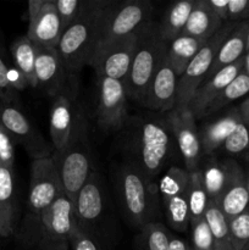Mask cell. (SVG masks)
I'll list each match as a JSON object with an SVG mask.
<instances>
[{"label": "cell", "instance_id": "ee69618b", "mask_svg": "<svg viewBox=\"0 0 249 250\" xmlns=\"http://www.w3.org/2000/svg\"><path fill=\"white\" fill-rule=\"evenodd\" d=\"M239 115H241V119L247 126L249 127V98H247L238 107Z\"/></svg>", "mask_w": 249, "mask_h": 250}, {"label": "cell", "instance_id": "ffe728a7", "mask_svg": "<svg viewBox=\"0 0 249 250\" xmlns=\"http://www.w3.org/2000/svg\"><path fill=\"white\" fill-rule=\"evenodd\" d=\"M77 112L73 109L72 102L67 94L54 98L50 110V139L54 151L65 148L73 132Z\"/></svg>", "mask_w": 249, "mask_h": 250}, {"label": "cell", "instance_id": "44dd1931", "mask_svg": "<svg viewBox=\"0 0 249 250\" xmlns=\"http://www.w3.org/2000/svg\"><path fill=\"white\" fill-rule=\"evenodd\" d=\"M227 221L234 219L249 209V192L247 176L237 164L222 194L216 200Z\"/></svg>", "mask_w": 249, "mask_h": 250}, {"label": "cell", "instance_id": "8992f818", "mask_svg": "<svg viewBox=\"0 0 249 250\" xmlns=\"http://www.w3.org/2000/svg\"><path fill=\"white\" fill-rule=\"evenodd\" d=\"M77 226L75 207L70 198L61 193L53 204L42 212L38 222L28 237L39 249L70 244L71 234Z\"/></svg>", "mask_w": 249, "mask_h": 250}, {"label": "cell", "instance_id": "5bb4252c", "mask_svg": "<svg viewBox=\"0 0 249 250\" xmlns=\"http://www.w3.org/2000/svg\"><path fill=\"white\" fill-rule=\"evenodd\" d=\"M99 99H98L97 119L103 131H122L128 121L127 114V93L124 82L112 78L100 77Z\"/></svg>", "mask_w": 249, "mask_h": 250}, {"label": "cell", "instance_id": "484cf974", "mask_svg": "<svg viewBox=\"0 0 249 250\" xmlns=\"http://www.w3.org/2000/svg\"><path fill=\"white\" fill-rule=\"evenodd\" d=\"M207 42L205 39L181 34L168 43L166 60L178 77L185 72L190 61L199 53Z\"/></svg>", "mask_w": 249, "mask_h": 250}, {"label": "cell", "instance_id": "30bf717a", "mask_svg": "<svg viewBox=\"0 0 249 250\" xmlns=\"http://www.w3.org/2000/svg\"><path fill=\"white\" fill-rule=\"evenodd\" d=\"M0 121L14 139L15 144L23 146L33 160L50 158L53 155V146L32 125L17 105L0 102Z\"/></svg>", "mask_w": 249, "mask_h": 250}, {"label": "cell", "instance_id": "52a82bcc", "mask_svg": "<svg viewBox=\"0 0 249 250\" xmlns=\"http://www.w3.org/2000/svg\"><path fill=\"white\" fill-rule=\"evenodd\" d=\"M62 192L60 177L53 158L50 156V158L32 161L28 202H27L28 220L31 224L27 226L28 233H31L32 229H34L42 212L50 207L54 200Z\"/></svg>", "mask_w": 249, "mask_h": 250}, {"label": "cell", "instance_id": "f546056e", "mask_svg": "<svg viewBox=\"0 0 249 250\" xmlns=\"http://www.w3.org/2000/svg\"><path fill=\"white\" fill-rule=\"evenodd\" d=\"M204 219L212 234L215 250H234L229 234L228 221L219 205L212 200H209Z\"/></svg>", "mask_w": 249, "mask_h": 250}, {"label": "cell", "instance_id": "d590c367", "mask_svg": "<svg viewBox=\"0 0 249 250\" xmlns=\"http://www.w3.org/2000/svg\"><path fill=\"white\" fill-rule=\"evenodd\" d=\"M55 5L59 17H60L62 31H66L76 20L80 19L81 15L85 11V9L89 5V1H82V0H55Z\"/></svg>", "mask_w": 249, "mask_h": 250}, {"label": "cell", "instance_id": "f6af8a7d", "mask_svg": "<svg viewBox=\"0 0 249 250\" xmlns=\"http://www.w3.org/2000/svg\"><path fill=\"white\" fill-rule=\"evenodd\" d=\"M70 244H62V246H56V247H50V248H45L42 250H68Z\"/></svg>", "mask_w": 249, "mask_h": 250}, {"label": "cell", "instance_id": "603a6c76", "mask_svg": "<svg viewBox=\"0 0 249 250\" xmlns=\"http://www.w3.org/2000/svg\"><path fill=\"white\" fill-rule=\"evenodd\" d=\"M242 121L238 109L231 110L224 116L203 125L199 129L200 142H202L203 154L211 155L217 149L222 148V144L231 134L234 127Z\"/></svg>", "mask_w": 249, "mask_h": 250}, {"label": "cell", "instance_id": "d6a6232c", "mask_svg": "<svg viewBox=\"0 0 249 250\" xmlns=\"http://www.w3.org/2000/svg\"><path fill=\"white\" fill-rule=\"evenodd\" d=\"M12 68H14V65L11 66L7 61L6 51H5L2 37L0 33V102L17 105L19 92L10 82V73Z\"/></svg>", "mask_w": 249, "mask_h": 250}, {"label": "cell", "instance_id": "7dc6e473", "mask_svg": "<svg viewBox=\"0 0 249 250\" xmlns=\"http://www.w3.org/2000/svg\"><path fill=\"white\" fill-rule=\"evenodd\" d=\"M0 241H1V237H0Z\"/></svg>", "mask_w": 249, "mask_h": 250}, {"label": "cell", "instance_id": "7a4b0ae2", "mask_svg": "<svg viewBox=\"0 0 249 250\" xmlns=\"http://www.w3.org/2000/svg\"><path fill=\"white\" fill-rule=\"evenodd\" d=\"M111 6L107 1H89L80 19L63 31L56 50L70 76L90 66Z\"/></svg>", "mask_w": 249, "mask_h": 250}, {"label": "cell", "instance_id": "ac0fdd59", "mask_svg": "<svg viewBox=\"0 0 249 250\" xmlns=\"http://www.w3.org/2000/svg\"><path fill=\"white\" fill-rule=\"evenodd\" d=\"M178 76L167 62L166 58L154 75L143 104L158 112H170L177 105Z\"/></svg>", "mask_w": 249, "mask_h": 250}, {"label": "cell", "instance_id": "ba28073f", "mask_svg": "<svg viewBox=\"0 0 249 250\" xmlns=\"http://www.w3.org/2000/svg\"><path fill=\"white\" fill-rule=\"evenodd\" d=\"M236 23L232 22H225L224 26L220 28L219 32L214 34L207 43L204 44L199 53L194 56L185 72L178 77L177 82V105L176 107L188 106L189 102L192 100L193 95L197 92L203 82L207 78L212 62L217 55L221 45L232 29L234 28Z\"/></svg>", "mask_w": 249, "mask_h": 250}, {"label": "cell", "instance_id": "b9f144b4", "mask_svg": "<svg viewBox=\"0 0 249 250\" xmlns=\"http://www.w3.org/2000/svg\"><path fill=\"white\" fill-rule=\"evenodd\" d=\"M208 4L219 19H221L224 22H227L228 0H208Z\"/></svg>", "mask_w": 249, "mask_h": 250}, {"label": "cell", "instance_id": "5b68a950", "mask_svg": "<svg viewBox=\"0 0 249 250\" xmlns=\"http://www.w3.org/2000/svg\"><path fill=\"white\" fill-rule=\"evenodd\" d=\"M51 158L59 172L63 193L75 204L78 192L93 170L88 125L81 112H77V119L70 141L65 148L54 151Z\"/></svg>", "mask_w": 249, "mask_h": 250}, {"label": "cell", "instance_id": "74e56055", "mask_svg": "<svg viewBox=\"0 0 249 250\" xmlns=\"http://www.w3.org/2000/svg\"><path fill=\"white\" fill-rule=\"evenodd\" d=\"M193 250H215L214 239L205 219L190 224Z\"/></svg>", "mask_w": 249, "mask_h": 250}, {"label": "cell", "instance_id": "7bdbcfd3", "mask_svg": "<svg viewBox=\"0 0 249 250\" xmlns=\"http://www.w3.org/2000/svg\"><path fill=\"white\" fill-rule=\"evenodd\" d=\"M168 250H193L192 247L188 246L183 239L175 237L172 234L170 239V246H168Z\"/></svg>", "mask_w": 249, "mask_h": 250}, {"label": "cell", "instance_id": "f35d334b", "mask_svg": "<svg viewBox=\"0 0 249 250\" xmlns=\"http://www.w3.org/2000/svg\"><path fill=\"white\" fill-rule=\"evenodd\" d=\"M15 142L0 121V166L14 170Z\"/></svg>", "mask_w": 249, "mask_h": 250}, {"label": "cell", "instance_id": "bcb514c9", "mask_svg": "<svg viewBox=\"0 0 249 250\" xmlns=\"http://www.w3.org/2000/svg\"><path fill=\"white\" fill-rule=\"evenodd\" d=\"M247 186H248V192H249V173L247 175Z\"/></svg>", "mask_w": 249, "mask_h": 250}, {"label": "cell", "instance_id": "f1b7e54d", "mask_svg": "<svg viewBox=\"0 0 249 250\" xmlns=\"http://www.w3.org/2000/svg\"><path fill=\"white\" fill-rule=\"evenodd\" d=\"M195 1L197 0H181V1L173 2L168 7L164 20L159 23L164 41L170 43L182 34Z\"/></svg>", "mask_w": 249, "mask_h": 250}, {"label": "cell", "instance_id": "836d02e7", "mask_svg": "<svg viewBox=\"0 0 249 250\" xmlns=\"http://www.w3.org/2000/svg\"><path fill=\"white\" fill-rule=\"evenodd\" d=\"M171 237V232L160 222H150L142 229L145 250H168Z\"/></svg>", "mask_w": 249, "mask_h": 250}, {"label": "cell", "instance_id": "4316f807", "mask_svg": "<svg viewBox=\"0 0 249 250\" xmlns=\"http://www.w3.org/2000/svg\"><path fill=\"white\" fill-rule=\"evenodd\" d=\"M237 163L232 160L217 161L210 159L209 161L200 166V172L203 176L205 190L209 200L216 202L226 188L232 172L236 167Z\"/></svg>", "mask_w": 249, "mask_h": 250}, {"label": "cell", "instance_id": "e0dca14e", "mask_svg": "<svg viewBox=\"0 0 249 250\" xmlns=\"http://www.w3.org/2000/svg\"><path fill=\"white\" fill-rule=\"evenodd\" d=\"M246 56H243V58H241L236 62L224 67L221 71L215 73L210 78H207L200 84V87L198 88L197 92L193 95L192 100L188 104V109L194 115L195 120L203 119V115H204L207 107L246 68Z\"/></svg>", "mask_w": 249, "mask_h": 250}, {"label": "cell", "instance_id": "9a60e30c", "mask_svg": "<svg viewBox=\"0 0 249 250\" xmlns=\"http://www.w3.org/2000/svg\"><path fill=\"white\" fill-rule=\"evenodd\" d=\"M70 73L63 66L56 48L36 45L37 88L55 98L66 94Z\"/></svg>", "mask_w": 249, "mask_h": 250}, {"label": "cell", "instance_id": "3957f363", "mask_svg": "<svg viewBox=\"0 0 249 250\" xmlns=\"http://www.w3.org/2000/svg\"><path fill=\"white\" fill-rule=\"evenodd\" d=\"M115 187L122 212L133 226L142 229L154 222L159 211V189L155 181L127 160L117 168Z\"/></svg>", "mask_w": 249, "mask_h": 250}, {"label": "cell", "instance_id": "d6986e66", "mask_svg": "<svg viewBox=\"0 0 249 250\" xmlns=\"http://www.w3.org/2000/svg\"><path fill=\"white\" fill-rule=\"evenodd\" d=\"M62 32L55 0H45L37 16L28 20L26 36L33 42L34 45L56 48Z\"/></svg>", "mask_w": 249, "mask_h": 250}, {"label": "cell", "instance_id": "d4e9b609", "mask_svg": "<svg viewBox=\"0 0 249 250\" xmlns=\"http://www.w3.org/2000/svg\"><path fill=\"white\" fill-rule=\"evenodd\" d=\"M224 23L210 9L208 0H197L182 34L209 41Z\"/></svg>", "mask_w": 249, "mask_h": 250}, {"label": "cell", "instance_id": "277c9868", "mask_svg": "<svg viewBox=\"0 0 249 250\" xmlns=\"http://www.w3.org/2000/svg\"><path fill=\"white\" fill-rule=\"evenodd\" d=\"M168 43L161 37L160 27L150 21L137 33V44L131 68L124 84L128 99L143 104L149 84L166 58Z\"/></svg>", "mask_w": 249, "mask_h": 250}, {"label": "cell", "instance_id": "cb8c5ba5", "mask_svg": "<svg viewBox=\"0 0 249 250\" xmlns=\"http://www.w3.org/2000/svg\"><path fill=\"white\" fill-rule=\"evenodd\" d=\"M16 216L14 170L0 166V237L7 238L14 233Z\"/></svg>", "mask_w": 249, "mask_h": 250}, {"label": "cell", "instance_id": "83f0119b", "mask_svg": "<svg viewBox=\"0 0 249 250\" xmlns=\"http://www.w3.org/2000/svg\"><path fill=\"white\" fill-rule=\"evenodd\" d=\"M12 65L15 66L27 87L37 88L36 81V45L24 34L14 41L10 46Z\"/></svg>", "mask_w": 249, "mask_h": 250}, {"label": "cell", "instance_id": "8fae6325", "mask_svg": "<svg viewBox=\"0 0 249 250\" xmlns=\"http://www.w3.org/2000/svg\"><path fill=\"white\" fill-rule=\"evenodd\" d=\"M151 15L153 5L148 0H128L121 4H112L99 45L137 33L144 24L153 21Z\"/></svg>", "mask_w": 249, "mask_h": 250}, {"label": "cell", "instance_id": "2e32d148", "mask_svg": "<svg viewBox=\"0 0 249 250\" xmlns=\"http://www.w3.org/2000/svg\"><path fill=\"white\" fill-rule=\"evenodd\" d=\"M75 216L78 227L90 234V229L104 210V187L99 172L92 170L75 200Z\"/></svg>", "mask_w": 249, "mask_h": 250}, {"label": "cell", "instance_id": "9c48e42d", "mask_svg": "<svg viewBox=\"0 0 249 250\" xmlns=\"http://www.w3.org/2000/svg\"><path fill=\"white\" fill-rule=\"evenodd\" d=\"M189 172L185 167L170 166L159 181V197L161 198L166 219L178 232L187 231L190 226L188 210Z\"/></svg>", "mask_w": 249, "mask_h": 250}, {"label": "cell", "instance_id": "7402d4cb", "mask_svg": "<svg viewBox=\"0 0 249 250\" xmlns=\"http://www.w3.org/2000/svg\"><path fill=\"white\" fill-rule=\"evenodd\" d=\"M248 36H249V20L248 21L236 23L234 28L224 42L217 55L212 62L211 68L208 73L207 78H210L221 71L226 66L236 62L239 59L246 56L247 49H248ZM205 78V80H207Z\"/></svg>", "mask_w": 249, "mask_h": 250}, {"label": "cell", "instance_id": "4fadbf2b", "mask_svg": "<svg viewBox=\"0 0 249 250\" xmlns=\"http://www.w3.org/2000/svg\"><path fill=\"white\" fill-rule=\"evenodd\" d=\"M137 33L98 46L90 62L98 78L106 77L124 82L133 60Z\"/></svg>", "mask_w": 249, "mask_h": 250}, {"label": "cell", "instance_id": "7c38bea8", "mask_svg": "<svg viewBox=\"0 0 249 250\" xmlns=\"http://www.w3.org/2000/svg\"><path fill=\"white\" fill-rule=\"evenodd\" d=\"M165 121L175 138L186 170L188 172L199 170L204 154L194 115L188 106L175 107L167 112Z\"/></svg>", "mask_w": 249, "mask_h": 250}, {"label": "cell", "instance_id": "60d3db41", "mask_svg": "<svg viewBox=\"0 0 249 250\" xmlns=\"http://www.w3.org/2000/svg\"><path fill=\"white\" fill-rule=\"evenodd\" d=\"M249 20V0H228L227 22L239 23Z\"/></svg>", "mask_w": 249, "mask_h": 250}, {"label": "cell", "instance_id": "1f68e13d", "mask_svg": "<svg viewBox=\"0 0 249 250\" xmlns=\"http://www.w3.org/2000/svg\"><path fill=\"white\" fill-rule=\"evenodd\" d=\"M249 93V72L246 68L225 88L221 92V94L207 107V110L204 111L203 117H207L209 115L214 114V112L219 111L222 107H225L226 105H228L229 103L234 102V100L239 99V98L244 97Z\"/></svg>", "mask_w": 249, "mask_h": 250}, {"label": "cell", "instance_id": "e575fe53", "mask_svg": "<svg viewBox=\"0 0 249 250\" xmlns=\"http://www.w3.org/2000/svg\"><path fill=\"white\" fill-rule=\"evenodd\" d=\"M234 250H249V209L228 221Z\"/></svg>", "mask_w": 249, "mask_h": 250}, {"label": "cell", "instance_id": "ab89813d", "mask_svg": "<svg viewBox=\"0 0 249 250\" xmlns=\"http://www.w3.org/2000/svg\"><path fill=\"white\" fill-rule=\"evenodd\" d=\"M70 246L72 250H102L99 244L93 239L92 234L76 226L70 238Z\"/></svg>", "mask_w": 249, "mask_h": 250}, {"label": "cell", "instance_id": "6da1fadb", "mask_svg": "<svg viewBox=\"0 0 249 250\" xmlns=\"http://www.w3.org/2000/svg\"><path fill=\"white\" fill-rule=\"evenodd\" d=\"M124 129L128 161L155 181L177 149L168 125L165 120L136 116L129 117Z\"/></svg>", "mask_w": 249, "mask_h": 250}, {"label": "cell", "instance_id": "8d00e7d4", "mask_svg": "<svg viewBox=\"0 0 249 250\" xmlns=\"http://www.w3.org/2000/svg\"><path fill=\"white\" fill-rule=\"evenodd\" d=\"M249 148V127L243 121H239L233 131L222 144V149L231 155L243 153Z\"/></svg>", "mask_w": 249, "mask_h": 250}, {"label": "cell", "instance_id": "4dcf8cb0", "mask_svg": "<svg viewBox=\"0 0 249 250\" xmlns=\"http://www.w3.org/2000/svg\"><path fill=\"white\" fill-rule=\"evenodd\" d=\"M209 198L205 190L203 176L200 170L189 172V186H188V210H189L190 224L204 219Z\"/></svg>", "mask_w": 249, "mask_h": 250}]
</instances>
